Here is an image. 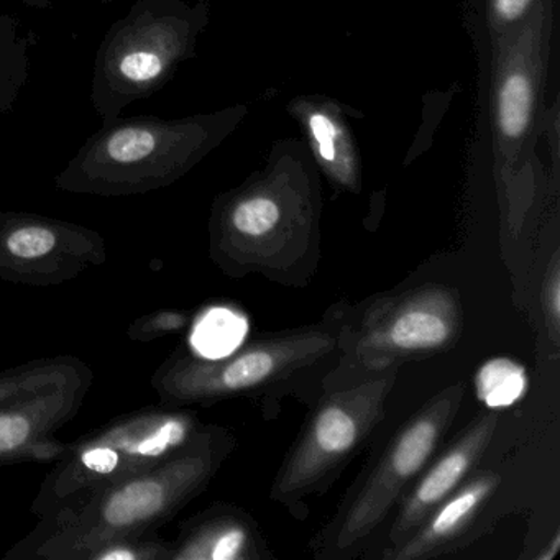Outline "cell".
<instances>
[{"instance_id": "5b68a950", "label": "cell", "mask_w": 560, "mask_h": 560, "mask_svg": "<svg viewBox=\"0 0 560 560\" xmlns=\"http://www.w3.org/2000/svg\"><path fill=\"white\" fill-rule=\"evenodd\" d=\"M222 117L165 120L117 117L81 147L55 188L73 195L124 198L172 186L186 175L222 133Z\"/></svg>"}, {"instance_id": "e0dca14e", "label": "cell", "mask_w": 560, "mask_h": 560, "mask_svg": "<svg viewBox=\"0 0 560 560\" xmlns=\"http://www.w3.org/2000/svg\"><path fill=\"white\" fill-rule=\"evenodd\" d=\"M529 388L526 369L516 360L497 357L487 360L475 373V395L487 409L516 405Z\"/></svg>"}, {"instance_id": "7a4b0ae2", "label": "cell", "mask_w": 560, "mask_h": 560, "mask_svg": "<svg viewBox=\"0 0 560 560\" xmlns=\"http://www.w3.org/2000/svg\"><path fill=\"white\" fill-rule=\"evenodd\" d=\"M347 306L340 301L317 323L260 334L214 359L179 347L155 370L150 385L165 408L250 399L271 409L287 396L313 405L339 357Z\"/></svg>"}, {"instance_id": "9a60e30c", "label": "cell", "mask_w": 560, "mask_h": 560, "mask_svg": "<svg viewBox=\"0 0 560 560\" xmlns=\"http://www.w3.org/2000/svg\"><path fill=\"white\" fill-rule=\"evenodd\" d=\"M172 560L277 559L260 526L244 508L214 503L179 524Z\"/></svg>"}, {"instance_id": "9c48e42d", "label": "cell", "mask_w": 560, "mask_h": 560, "mask_svg": "<svg viewBox=\"0 0 560 560\" xmlns=\"http://www.w3.org/2000/svg\"><path fill=\"white\" fill-rule=\"evenodd\" d=\"M206 22L205 4L189 8L185 0H137L126 18L110 25L91 81V103L103 126L168 83L176 67L195 54Z\"/></svg>"}, {"instance_id": "ac0fdd59", "label": "cell", "mask_w": 560, "mask_h": 560, "mask_svg": "<svg viewBox=\"0 0 560 560\" xmlns=\"http://www.w3.org/2000/svg\"><path fill=\"white\" fill-rule=\"evenodd\" d=\"M306 124L311 140L316 147L317 156L326 172L332 176L334 182L355 191L359 178H357L355 165L339 124L324 113H310Z\"/></svg>"}, {"instance_id": "30bf717a", "label": "cell", "mask_w": 560, "mask_h": 560, "mask_svg": "<svg viewBox=\"0 0 560 560\" xmlns=\"http://www.w3.org/2000/svg\"><path fill=\"white\" fill-rule=\"evenodd\" d=\"M94 372L77 355L47 357L0 372V467L55 462L67 442L55 438L83 408Z\"/></svg>"}, {"instance_id": "8fae6325", "label": "cell", "mask_w": 560, "mask_h": 560, "mask_svg": "<svg viewBox=\"0 0 560 560\" xmlns=\"http://www.w3.org/2000/svg\"><path fill=\"white\" fill-rule=\"evenodd\" d=\"M106 264V241L94 229L35 212H0V280L60 287Z\"/></svg>"}, {"instance_id": "44dd1931", "label": "cell", "mask_w": 560, "mask_h": 560, "mask_svg": "<svg viewBox=\"0 0 560 560\" xmlns=\"http://www.w3.org/2000/svg\"><path fill=\"white\" fill-rule=\"evenodd\" d=\"M540 313L546 326L547 339L552 346L553 353L560 349V252L559 248L550 255L549 264L540 283Z\"/></svg>"}, {"instance_id": "5bb4252c", "label": "cell", "mask_w": 560, "mask_h": 560, "mask_svg": "<svg viewBox=\"0 0 560 560\" xmlns=\"http://www.w3.org/2000/svg\"><path fill=\"white\" fill-rule=\"evenodd\" d=\"M500 485V474L477 468L409 536L395 546L383 547L380 557L383 560H429L465 549L483 533Z\"/></svg>"}, {"instance_id": "8992f818", "label": "cell", "mask_w": 560, "mask_h": 560, "mask_svg": "<svg viewBox=\"0 0 560 560\" xmlns=\"http://www.w3.org/2000/svg\"><path fill=\"white\" fill-rule=\"evenodd\" d=\"M465 393L464 382L452 383L399 425L378 457L349 488L334 516L311 540L314 559L349 560L362 556L412 481L438 454L457 419Z\"/></svg>"}, {"instance_id": "7c38bea8", "label": "cell", "mask_w": 560, "mask_h": 560, "mask_svg": "<svg viewBox=\"0 0 560 560\" xmlns=\"http://www.w3.org/2000/svg\"><path fill=\"white\" fill-rule=\"evenodd\" d=\"M549 32L550 0H537L536 11L498 44L494 119L508 162H513L514 150L523 143L533 124Z\"/></svg>"}, {"instance_id": "2e32d148", "label": "cell", "mask_w": 560, "mask_h": 560, "mask_svg": "<svg viewBox=\"0 0 560 560\" xmlns=\"http://www.w3.org/2000/svg\"><path fill=\"white\" fill-rule=\"evenodd\" d=\"M21 22L0 12V114L15 109L22 88L31 78L32 37L22 35Z\"/></svg>"}, {"instance_id": "603a6c76", "label": "cell", "mask_w": 560, "mask_h": 560, "mask_svg": "<svg viewBox=\"0 0 560 560\" xmlns=\"http://www.w3.org/2000/svg\"><path fill=\"white\" fill-rule=\"evenodd\" d=\"M560 550V533L559 529L556 530L552 537H550L549 542L542 547L540 552L534 553V560H552L556 559L557 553Z\"/></svg>"}, {"instance_id": "d6986e66", "label": "cell", "mask_w": 560, "mask_h": 560, "mask_svg": "<svg viewBox=\"0 0 560 560\" xmlns=\"http://www.w3.org/2000/svg\"><path fill=\"white\" fill-rule=\"evenodd\" d=\"M173 546L159 533L124 536L96 547L88 560H172Z\"/></svg>"}, {"instance_id": "cb8c5ba5", "label": "cell", "mask_w": 560, "mask_h": 560, "mask_svg": "<svg viewBox=\"0 0 560 560\" xmlns=\"http://www.w3.org/2000/svg\"><path fill=\"white\" fill-rule=\"evenodd\" d=\"M114 2H117V0H103V4L107 5L114 4Z\"/></svg>"}, {"instance_id": "7402d4cb", "label": "cell", "mask_w": 560, "mask_h": 560, "mask_svg": "<svg viewBox=\"0 0 560 560\" xmlns=\"http://www.w3.org/2000/svg\"><path fill=\"white\" fill-rule=\"evenodd\" d=\"M534 0H491V15L497 27H508L523 21Z\"/></svg>"}, {"instance_id": "ffe728a7", "label": "cell", "mask_w": 560, "mask_h": 560, "mask_svg": "<svg viewBox=\"0 0 560 560\" xmlns=\"http://www.w3.org/2000/svg\"><path fill=\"white\" fill-rule=\"evenodd\" d=\"M191 326V316L182 310H156L137 317L127 327V337L133 342L149 343L175 336Z\"/></svg>"}, {"instance_id": "52a82bcc", "label": "cell", "mask_w": 560, "mask_h": 560, "mask_svg": "<svg viewBox=\"0 0 560 560\" xmlns=\"http://www.w3.org/2000/svg\"><path fill=\"white\" fill-rule=\"evenodd\" d=\"M202 422L189 408L147 406L68 442L42 481L31 513L44 517L182 451Z\"/></svg>"}, {"instance_id": "3957f363", "label": "cell", "mask_w": 560, "mask_h": 560, "mask_svg": "<svg viewBox=\"0 0 560 560\" xmlns=\"http://www.w3.org/2000/svg\"><path fill=\"white\" fill-rule=\"evenodd\" d=\"M209 258L225 277L306 288L319 270V211L304 183L265 182L222 196L209 221Z\"/></svg>"}, {"instance_id": "4fadbf2b", "label": "cell", "mask_w": 560, "mask_h": 560, "mask_svg": "<svg viewBox=\"0 0 560 560\" xmlns=\"http://www.w3.org/2000/svg\"><path fill=\"white\" fill-rule=\"evenodd\" d=\"M500 424L494 409L475 416L457 438L429 460L396 508L386 546L412 533L425 516L451 497L480 465Z\"/></svg>"}, {"instance_id": "6da1fadb", "label": "cell", "mask_w": 560, "mask_h": 560, "mask_svg": "<svg viewBox=\"0 0 560 560\" xmlns=\"http://www.w3.org/2000/svg\"><path fill=\"white\" fill-rule=\"evenodd\" d=\"M235 447L231 429L205 424L166 460L38 517L2 559L88 560L96 547L117 537L159 533L208 490Z\"/></svg>"}, {"instance_id": "ba28073f", "label": "cell", "mask_w": 560, "mask_h": 560, "mask_svg": "<svg viewBox=\"0 0 560 560\" xmlns=\"http://www.w3.org/2000/svg\"><path fill=\"white\" fill-rule=\"evenodd\" d=\"M399 370L320 393L275 475L273 503L296 521L307 520L310 500L332 488L386 418Z\"/></svg>"}, {"instance_id": "277c9868", "label": "cell", "mask_w": 560, "mask_h": 560, "mask_svg": "<svg viewBox=\"0 0 560 560\" xmlns=\"http://www.w3.org/2000/svg\"><path fill=\"white\" fill-rule=\"evenodd\" d=\"M464 327L462 294L451 284H416L349 304L323 392L451 352Z\"/></svg>"}]
</instances>
